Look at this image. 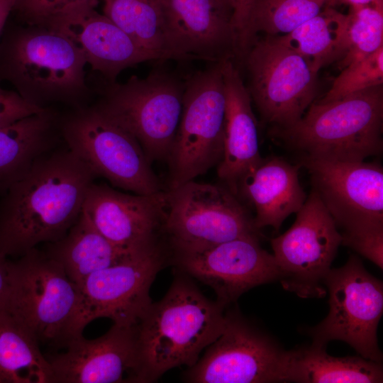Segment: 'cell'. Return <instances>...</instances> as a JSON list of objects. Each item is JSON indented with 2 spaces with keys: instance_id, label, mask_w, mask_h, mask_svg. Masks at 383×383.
Wrapping results in <instances>:
<instances>
[{
  "instance_id": "6da1fadb",
  "label": "cell",
  "mask_w": 383,
  "mask_h": 383,
  "mask_svg": "<svg viewBox=\"0 0 383 383\" xmlns=\"http://www.w3.org/2000/svg\"><path fill=\"white\" fill-rule=\"evenodd\" d=\"M93 172L62 142L0 199V252L21 256L62 238L79 217Z\"/></svg>"
},
{
  "instance_id": "7a4b0ae2",
  "label": "cell",
  "mask_w": 383,
  "mask_h": 383,
  "mask_svg": "<svg viewBox=\"0 0 383 383\" xmlns=\"http://www.w3.org/2000/svg\"><path fill=\"white\" fill-rule=\"evenodd\" d=\"M225 307L206 298L186 275H176L165 295L150 304L136 325L139 383L194 365L223 332Z\"/></svg>"
},
{
  "instance_id": "3957f363",
  "label": "cell",
  "mask_w": 383,
  "mask_h": 383,
  "mask_svg": "<svg viewBox=\"0 0 383 383\" xmlns=\"http://www.w3.org/2000/svg\"><path fill=\"white\" fill-rule=\"evenodd\" d=\"M87 62L63 34L28 25L4 29L0 39V82L42 109L56 104L85 106L89 95Z\"/></svg>"
},
{
  "instance_id": "277c9868",
  "label": "cell",
  "mask_w": 383,
  "mask_h": 383,
  "mask_svg": "<svg viewBox=\"0 0 383 383\" xmlns=\"http://www.w3.org/2000/svg\"><path fill=\"white\" fill-rule=\"evenodd\" d=\"M382 85L333 101H314L294 125L271 134L303 155L364 161L382 152Z\"/></svg>"
},
{
  "instance_id": "5b68a950",
  "label": "cell",
  "mask_w": 383,
  "mask_h": 383,
  "mask_svg": "<svg viewBox=\"0 0 383 383\" xmlns=\"http://www.w3.org/2000/svg\"><path fill=\"white\" fill-rule=\"evenodd\" d=\"M184 84L155 72L124 83L111 82L94 105L129 133L148 161L167 160L182 111Z\"/></svg>"
},
{
  "instance_id": "8992f818",
  "label": "cell",
  "mask_w": 383,
  "mask_h": 383,
  "mask_svg": "<svg viewBox=\"0 0 383 383\" xmlns=\"http://www.w3.org/2000/svg\"><path fill=\"white\" fill-rule=\"evenodd\" d=\"M61 134L64 143L96 177L137 194L162 192L138 142L94 105L62 116Z\"/></svg>"
},
{
  "instance_id": "52a82bcc",
  "label": "cell",
  "mask_w": 383,
  "mask_h": 383,
  "mask_svg": "<svg viewBox=\"0 0 383 383\" xmlns=\"http://www.w3.org/2000/svg\"><path fill=\"white\" fill-rule=\"evenodd\" d=\"M226 108L221 61L184 83L182 115L167 160L169 189L194 180L221 162Z\"/></svg>"
},
{
  "instance_id": "ba28073f",
  "label": "cell",
  "mask_w": 383,
  "mask_h": 383,
  "mask_svg": "<svg viewBox=\"0 0 383 383\" xmlns=\"http://www.w3.org/2000/svg\"><path fill=\"white\" fill-rule=\"evenodd\" d=\"M79 290L62 266L36 248L11 264V288L4 309L38 342L66 346Z\"/></svg>"
},
{
  "instance_id": "9c48e42d",
  "label": "cell",
  "mask_w": 383,
  "mask_h": 383,
  "mask_svg": "<svg viewBox=\"0 0 383 383\" xmlns=\"http://www.w3.org/2000/svg\"><path fill=\"white\" fill-rule=\"evenodd\" d=\"M329 294V311L307 330L312 345L326 348L331 340L347 343L361 357L382 362L377 331L383 311L382 282L350 255L341 267L331 269L324 279Z\"/></svg>"
},
{
  "instance_id": "30bf717a",
  "label": "cell",
  "mask_w": 383,
  "mask_h": 383,
  "mask_svg": "<svg viewBox=\"0 0 383 383\" xmlns=\"http://www.w3.org/2000/svg\"><path fill=\"white\" fill-rule=\"evenodd\" d=\"M165 199L164 233L173 250L259 236L253 218L227 187L192 180L169 189Z\"/></svg>"
},
{
  "instance_id": "8fae6325",
  "label": "cell",
  "mask_w": 383,
  "mask_h": 383,
  "mask_svg": "<svg viewBox=\"0 0 383 383\" xmlns=\"http://www.w3.org/2000/svg\"><path fill=\"white\" fill-rule=\"evenodd\" d=\"M166 262V252L159 243L89 276L79 286L68 342L82 335L85 326L99 318H110L119 326H136L152 303L150 289Z\"/></svg>"
},
{
  "instance_id": "7c38bea8",
  "label": "cell",
  "mask_w": 383,
  "mask_h": 383,
  "mask_svg": "<svg viewBox=\"0 0 383 383\" xmlns=\"http://www.w3.org/2000/svg\"><path fill=\"white\" fill-rule=\"evenodd\" d=\"M244 61L251 99L272 128L294 125L315 101L318 72L275 36L255 39Z\"/></svg>"
},
{
  "instance_id": "4fadbf2b",
  "label": "cell",
  "mask_w": 383,
  "mask_h": 383,
  "mask_svg": "<svg viewBox=\"0 0 383 383\" xmlns=\"http://www.w3.org/2000/svg\"><path fill=\"white\" fill-rule=\"evenodd\" d=\"M292 226L271 240L279 279L284 289L301 298H319L326 291L341 234L317 193L312 189Z\"/></svg>"
},
{
  "instance_id": "5bb4252c",
  "label": "cell",
  "mask_w": 383,
  "mask_h": 383,
  "mask_svg": "<svg viewBox=\"0 0 383 383\" xmlns=\"http://www.w3.org/2000/svg\"><path fill=\"white\" fill-rule=\"evenodd\" d=\"M221 334L202 357L187 368L184 379L192 383L282 382L285 351L270 335L237 310L225 313Z\"/></svg>"
},
{
  "instance_id": "9a60e30c",
  "label": "cell",
  "mask_w": 383,
  "mask_h": 383,
  "mask_svg": "<svg viewBox=\"0 0 383 383\" xmlns=\"http://www.w3.org/2000/svg\"><path fill=\"white\" fill-rule=\"evenodd\" d=\"M313 190L343 231L383 226V169L365 161L303 155Z\"/></svg>"
},
{
  "instance_id": "2e32d148",
  "label": "cell",
  "mask_w": 383,
  "mask_h": 383,
  "mask_svg": "<svg viewBox=\"0 0 383 383\" xmlns=\"http://www.w3.org/2000/svg\"><path fill=\"white\" fill-rule=\"evenodd\" d=\"M173 261L182 272L210 287L225 306L252 288L279 279L274 256L260 246L259 236L199 250H173Z\"/></svg>"
},
{
  "instance_id": "e0dca14e",
  "label": "cell",
  "mask_w": 383,
  "mask_h": 383,
  "mask_svg": "<svg viewBox=\"0 0 383 383\" xmlns=\"http://www.w3.org/2000/svg\"><path fill=\"white\" fill-rule=\"evenodd\" d=\"M165 208V192L131 194L94 182L87 191L82 212L112 245L134 253L160 243Z\"/></svg>"
},
{
  "instance_id": "ac0fdd59",
  "label": "cell",
  "mask_w": 383,
  "mask_h": 383,
  "mask_svg": "<svg viewBox=\"0 0 383 383\" xmlns=\"http://www.w3.org/2000/svg\"><path fill=\"white\" fill-rule=\"evenodd\" d=\"M66 351L45 355L52 383L139 382L136 326L116 324L92 340L72 338Z\"/></svg>"
},
{
  "instance_id": "d6986e66",
  "label": "cell",
  "mask_w": 383,
  "mask_h": 383,
  "mask_svg": "<svg viewBox=\"0 0 383 383\" xmlns=\"http://www.w3.org/2000/svg\"><path fill=\"white\" fill-rule=\"evenodd\" d=\"M87 4L64 14L45 28L63 34L82 52L87 64L110 83L126 68L150 60H172L148 50L104 14Z\"/></svg>"
},
{
  "instance_id": "ffe728a7",
  "label": "cell",
  "mask_w": 383,
  "mask_h": 383,
  "mask_svg": "<svg viewBox=\"0 0 383 383\" xmlns=\"http://www.w3.org/2000/svg\"><path fill=\"white\" fill-rule=\"evenodd\" d=\"M232 11L217 0H165L167 49L183 60L219 62L234 53Z\"/></svg>"
},
{
  "instance_id": "44dd1931",
  "label": "cell",
  "mask_w": 383,
  "mask_h": 383,
  "mask_svg": "<svg viewBox=\"0 0 383 383\" xmlns=\"http://www.w3.org/2000/svg\"><path fill=\"white\" fill-rule=\"evenodd\" d=\"M226 100L223 155L218 177L234 194L243 179L263 160L251 97L231 58L221 60Z\"/></svg>"
},
{
  "instance_id": "7402d4cb",
  "label": "cell",
  "mask_w": 383,
  "mask_h": 383,
  "mask_svg": "<svg viewBox=\"0 0 383 383\" xmlns=\"http://www.w3.org/2000/svg\"><path fill=\"white\" fill-rule=\"evenodd\" d=\"M300 165L272 157L262 162L240 182V192L253 206L254 224L279 230L283 221L296 213L307 196L299 180Z\"/></svg>"
},
{
  "instance_id": "603a6c76",
  "label": "cell",
  "mask_w": 383,
  "mask_h": 383,
  "mask_svg": "<svg viewBox=\"0 0 383 383\" xmlns=\"http://www.w3.org/2000/svg\"><path fill=\"white\" fill-rule=\"evenodd\" d=\"M61 117L48 107L0 127V194L63 142Z\"/></svg>"
},
{
  "instance_id": "cb8c5ba5",
  "label": "cell",
  "mask_w": 383,
  "mask_h": 383,
  "mask_svg": "<svg viewBox=\"0 0 383 383\" xmlns=\"http://www.w3.org/2000/svg\"><path fill=\"white\" fill-rule=\"evenodd\" d=\"M282 382L379 383L381 362L360 356L333 357L326 348L313 345L285 351L281 367Z\"/></svg>"
},
{
  "instance_id": "d4e9b609",
  "label": "cell",
  "mask_w": 383,
  "mask_h": 383,
  "mask_svg": "<svg viewBox=\"0 0 383 383\" xmlns=\"http://www.w3.org/2000/svg\"><path fill=\"white\" fill-rule=\"evenodd\" d=\"M43 251L62 266L78 287L91 274L133 254L112 245L82 211L67 233L56 241L45 243Z\"/></svg>"
},
{
  "instance_id": "484cf974",
  "label": "cell",
  "mask_w": 383,
  "mask_h": 383,
  "mask_svg": "<svg viewBox=\"0 0 383 383\" xmlns=\"http://www.w3.org/2000/svg\"><path fill=\"white\" fill-rule=\"evenodd\" d=\"M0 383H52L39 343L5 309L0 310Z\"/></svg>"
},
{
  "instance_id": "4316f807",
  "label": "cell",
  "mask_w": 383,
  "mask_h": 383,
  "mask_svg": "<svg viewBox=\"0 0 383 383\" xmlns=\"http://www.w3.org/2000/svg\"><path fill=\"white\" fill-rule=\"evenodd\" d=\"M348 22V14L328 6L292 32L275 38L302 56L318 72L323 66L343 57Z\"/></svg>"
},
{
  "instance_id": "83f0119b",
  "label": "cell",
  "mask_w": 383,
  "mask_h": 383,
  "mask_svg": "<svg viewBox=\"0 0 383 383\" xmlns=\"http://www.w3.org/2000/svg\"><path fill=\"white\" fill-rule=\"evenodd\" d=\"M103 14L143 48L183 60L167 49L164 34L165 0H101Z\"/></svg>"
},
{
  "instance_id": "f1b7e54d",
  "label": "cell",
  "mask_w": 383,
  "mask_h": 383,
  "mask_svg": "<svg viewBox=\"0 0 383 383\" xmlns=\"http://www.w3.org/2000/svg\"><path fill=\"white\" fill-rule=\"evenodd\" d=\"M328 0H255L250 21L252 40L257 32L287 34L317 15Z\"/></svg>"
},
{
  "instance_id": "f546056e",
  "label": "cell",
  "mask_w": 383,
  "mask_h": 383,
  "mask_svg": "<svg viewBox=\"0 0 383 383\" xmlns=\"http://www.w3.org/2000/svg\"><path fill=\"white\" fill-rule=\"evenodd\" d=\"M348 16L346 47L338 62L340 70L383 46V0L351 6Z\"/></svg>"
},
{
  "instance_id": "4dcf8cb0",
  "label": "cell",
  "mask_w": 383,
  "mask_h": 383,
  "mask_svg": "<svg viewBox=\"0 0 383 383\" xmlns=\"http://www.w3.org/2000/svg\"><path fill=\"white\" fill-rule=\"evenodd\" d=\"M383 84V46L340 70L326 94L316 101L328 102Z\"/></svg>"
},
{
  "instance_id": "1f68e13d",
  "label": "cell",
  "mask_w": 383,
  "mask_h": 383,
  "mask_svg": "<svg viewBox=\"0 0 383 383\" xmlns=\"http://www.w3.org/2000/svg\"><path fill=\"white\" fill-rule=\"evenodd\" d=\"M98 0H16L13 11L28 25L46 27L55 18Z\"/></svg>"
},
{
  "instance_id": "d6a6232c",
  "label": "cell",
  "mask_w": 383,
  "mask_h": 383,
  "mask_svg": "<svg viewBox=\"0 0 383 383\" xmlns=\"http://www.w3.org/2000/svg\"><path fill=\"white\" fill-rule=\"evenodd\" d=\"M341 237V244L355 250L382 269L383 226L343 231Z\"/></svg>"
},
{
  "instance_id": "836d02e7",
  "label": "cell",
  "mask_w": 383,
  "mask_h": 383,
  "mask_svg": "<svg viewBox=\"0 0 383 383\" xmlns=\"http://www.w3.org/2000/svg\"><path fill=\"white\" fill-rule=\"evenodd\" d=\"M255 0H235L231 16L234 38V54L244 60L253 40L250 33V21Z\"/></svg>"
},
{
  "instance_id": "e575fe53",
  "label": "cell",
  "mask_w": 383,
  "mask_h": 383,
  "mask_svg": "<svg viewBox=\"0 0 383 383\" xmlns=\"http://www.w3.org/2000/svg\"><path fill=\"white\" fill-rule=\"evenodd\" d=\"M43 109L26 101L15 90L4 89L0 82V127Z\"/></svg>"
},
{
  "instance_id": "d590c367",
  "label": "cell",
  "mask_w": 383,
  "mask_h": 383,
  "mask_svg": "<svg viewBox=\"0 0 383 383\" xmlns=\"http://www.w3.org/2000/svg\"><path fill=\"white\" fill-rule=\"evenodd\" d=\"M11 264L7 256L0 252V310L6 308L11 288Z\"/></svg>"
},
{
  "instance_id": "8d00e7d4",
  "label": "cell",
  "mask_w": 383,
  "mask_h": 383,
  "mask_svg": "<svg viewBox=\"0 0 383 383\" xmlns=\"http://www.w3.org/2000/svg\"><path fill=\"white\" fill-rule=\"evenodd\" d=\"M16 0H0V37Z\"/></svg>"
},
{
  "instance_id": "74e56055",
  "label": "cell",
  "mask_w": 383,
  "mask_h": 383,
  "mask_svg": "<svg viewBox=\"0 0 383 383\" xmlns=\"http://www.w3.org/2000/svg\"><path fill=\"white\" fill-rule=\"evenodd\" d=\"M374 1L375 0H328L326 4L331 7L340 4H348L350 6H357L368 4Z\"/></svg>"
},
{
  "instance_id": "f35d334b",
  "label": "cell",
  "mask_w": 383,
  "mask_h": 383,
  "mask_svg": "<svg viewBox=\"0 0 383 383\" xmlns=\"http://www.w3.org/2000/svg\"><path fill=\"white\" fill-rule=\"evenodd\" d=\"M222 5H223L228 10L233 11L235 0H219Z\"/></svg>"
},
{
  "instance_id": "ab89813d",
  "label": "cell",
  "mask_w": 383,
  "mask_h": 383,
  "mask_svg": "<svg viewBox=\"0 0 383 383\" xmlns=\"http://www.w3.org/2000/svg\"><path fill=\"white\" fill-rule=\"evenodd\" d=\"M217 1H218L219 3H221L219 0H217ZM226 9H227V8H226Z\"/></svg>"
}]
</instances>
